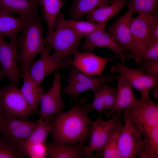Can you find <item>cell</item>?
<instances>
[{
	"label": "cell",
	"mask_w": 158,
	"mask_h": 158,
	"mask_svg": "<svg viewBox=\"0 0 158 158\" xmlns=\"http://www.w3.org/2000/svg\"><path fill=\"white\" fill-rule=\"evenodd\" d=\"M73 107L55 115L50 133L52 142L76 144L88 140L92 121L88 114L91 110L87 100H75Z\"/></svg>",
	"instance_id": "cell-1"
},
{
	"label": "cell",
	"mask_w": 158,
	"mask_h": 158,
	"mask_svg": "<svg viewBox=\"0 0 158 158\" xmlns=\"http://www.w3.org/2000/svg\"><path fill=\"white\" fill-rule=\"evenodd\" d=\"M43 28L41 18L38 14L30 18L17 39V44L20 48L19 54L22 73L28 70L37 55L40 53L47 43L43 35Z\"/></svg>",
	"instance_id": "cell-2"
},
{
	"label": "cell",
	"mask_w": 158,
	"mask_h": 158,
	"mask_svg": "<svg viewBox=\"0 0 158 158\" xmlns=\"http://www.w3.org/2000/svg\"><path fill=\"white\" fill-rule=\"evenodd\" d=\"M84 37L56 21L54 29L47 33L45 39L54 49V53L63 59L71 60L79 51L80 44Z\"/></svg>",
	"instance_id": "cell-3"
},
{
	"label": "cell",
	"mask_w": 158,
	"mask_h": 158,
	"mask_svg": "<svg viewBox=\"0 0 158 158\" xmlns=\"http://www.w3.org/2000/svg\"><path fill=\"white\" fill-rule=\"evenodd\" d=\"M116 74H105L101 76L86 75L72 66L68 75H62L63 79L68 83V86L62 92L63 94L70 95L72 100L78 98L84 92L97 88L104 84L111 83L116 80Z\"/></svg>",
	"instance_id": "cell-4"
},
{
	"label": "cell",
	"mask_w": 158,
	"mask_h": 158,
	"mask_svg": "<svg viewBox=\"0 0 158 158\" xmlns=\"http://www.w3.org/2000/svg\"><path fill=\"white\" fill-rule=\"evenodd\" d=\"M122 111H117L109 120H103L99 117L90 125V140L86 146L92 158L102 157L103 150L110 136L120 122L119 117Z\"/></svg>",
	"instance_id": "cell-5"
},
{
	"label": "cell",
	"mask_w": 158,
	"mask_h": 158,
	"mask_svg": "<svg viewBox=\"0 0 158 158\" xmlns=\"http://www.w3.org/2000/svg\"><path fill=\"white\" fill-rule=\"evenodd\" d=\"M0 105L2 115L27 119L33 111L20 88L10 84L0 88Z\"/></svg>",
	"instance_id": "cell-6"
},
{
	"label": "cell",
	"mask_w": 158,
	"mask_h": 158,
	"mask_svg": "<svg viewBox=\"0 0 158 158\" xmlns=\"http://www.w3.org/2000/svg\"><path fill=\"white\" fill-rule=\"evenodd\" d=\"M52 49L50 45L46 46L40 53V57L32 63L28 71L30 75L39 85L48 75L63 69L68 70L71 60L63 59L54 53L50 54Z\"/></svg>",
	"instance_id": "cell-7"
},
{
	"label": "cell",
	"mask_w": 158,
	"mask_h": 158,
	"mask_svg": "<svg viewBox=\"0 0 158 158\" xmlns=\"http://www.w3.org/2000/svg\"><path fill=\"white\" fill-rule=\"evenodd\" d=\"M110 72L112 74H120L124 77L133 87L140 93L141 96L139 100L141 101L150 99L149 91L152 88L158 87V79L146 73L139 68H130L117 62L111 67Z\"/></svg>",
	"instance_id": "cell-8"
},
{
	"label": "cell",
	"mask_w": 158,
	"mask_h": 158,
	"mask_svg": "<svg viewBox=\"0 0 158 158\" xmlns=\"http://www.w3.org/2000/svg\"><path fill=\"white\" fill-rule=\"evenodd\" d=\"M124 122L118 140L121 158H139L144 148L142 133L137 126L123 116Z\"/></svg>",
	"instance_id": "cell-9"
},
{
	"label": "cell",
	"mask_w": 158,
	"mask_h": 158,
	"mask_svg": "<svg viewBox=\"0 0 158 158\" xmlns=\"http://www.w3.org/2000/svg\"><path fill=\"white\" fill-rule=\"evenodd\" d=\"M17 44L8 43L0 36V80L6 78L10 84L17 87L22 73L18 67L19 61Z\"/></svg>",
	"instance_id": "cell-10"
},
{
	"label": "cell",
	"mask_w": 158,
	"mask_h": 158,
	"mask_svg": "<svg viewBox=\"0 0 158 158\" xmlns=\"http://www.w3.org/2000/svg\"><path fill=\"white\" fill-rule=\"evenodd\" d=\"M123 111V116L134 123L141 132L158 126V105L150 99L145 101L138 99Z\"/></svg>",
	"instance_id": "cell-11"
},
{
	"label": "cell",
	"mask_w": 158,
	"mask_h": 158,
	"mask_svg": "<svg viewBox=\"0 0 158 158\" xmlns=\"http://www.w3.org/2000/svg\"><path fill=\"white\" fill-rule=\"evenodd\" d=\"M61 72L57 71L54 75L51 87L45 92L40 100V114L39 122L47 119L63 111L65 106L61 97Z\"/></svg>",
	"instance_id": "cell-12"
},
{
	"label": "cell",
	"mask_w": 158,
	"mask_h": 158,
	"mask_svg": "<svg viewBox=\"0 0 158 158\" xmlns=\"http://www.w3.org/2000/svg\"><path fill=\"white\" fill-rule=\"evenodd\" d=\"M39 123L2 115L0 120V133L20 146Z\"/></svg>",
	"instance_id": "cell-13"
},
{
	"label": "cell",
	"mask_w": 158,
	"mask_h": 158,
	"mask_svg": "<svg viewBox=\"0 0 158 158\" xmlns=\"http://www.w3.org/2000/svg\"><path fill=\"white\" fill-rule=\"evenodd\" d=\"M106 29L97 30L86 35L85 40L79 49L85 52H92L98 47L109 49L115 53L123 64L126 60L133 59L132 54H126V51L115 42L106 32Z\"/></svg>",
	"instance_id": "cell-14"
},
{
	"label": "cell",
	"mask_w": 158,
	"mask_h": 158,
	"mask_svg": "<svg viewBox=\"0 0 158 158\" xmlns=\"http://www.w3.org/2000/svg\"><path fill=\"white\" fill-rule=\"evenodd\" d=\"M70 62L71 65L83 74L90 76H101L105 67L110 61L117 58L116 55L109 57L98 56L92 52H80L79 51L74 55Z\"/></svg>",
	"instance_id": "cell-15"
},
{
	"label": "cell",
	"mask_w": 158,
	"mask_h": 158,
	"mask_svg": "<svg viewBox=\"0 0 158 158\" xmlns=\"http://www.w3.org/2000/svg\"><path fill=\"white\" fill-rule=\"evenodd\" d=\"M133 18L127 11L110 25L107 32L117 44L132 54L134 58L135 50L130 29Z\"/></svg>",
	"instance_id": "cell-16"
},
{
	"label": "cell",
	"mask_w": 158,
	"mask_h": 158,
	"mask_svg": "<svg viewBox=\"0 0 158 158\" xmlns=\"http://www.w3.org/2000/svg\"><path fill=\"white\" fill-rule=\"evenodd\" d=\"M116 99L114 104L110 110H106L105 114L108 117H111L118 111H122L129 108L138 100L134 95L133 87L122 75L117 74Z\"/></svg>",
	"instance_id": "cell-17"
},
{
	"label": "cell",
	"mask_w": 158,
	"mask_h": 158,
	"mask_svg": "<svg viewBox=\"0 0 158 158\" xmlns=\"http://www.w3.org/2000/svg\"><path fill=\"white\" fill-rule=\"evenodd\" d=\"M86 142L76 144L46 143L47 157L50 158H92L87 151Z\"/></svg>",
	"instance_id": "cell-18"
},
{
	"label": "cell",
	"mask_w": 158,
	"mask_h": 158,
	"mask_svg": "<svg viewBox=\"0 0 158 158\" xmlns=\"http://www.w3.org/2000/svg\"><path fill=\"white\" fill-rule=\"evenodd\" d=\"M151 14H138L136 17L133 18L130 24V31L135 50L134 59L136 63L141 52L146 46L148 21Z\"/></svg>",
	"instance_id": "cell-19"
},
{
	"label": "cell",
	"mask_w": 158,
	"mask_h": 158,
	"mask_svg": "<svg viewBox=\"0 0 158 158\" xmlns=\"http://www.w3.org/2000/svg\"><path fill=\"white\" fill-rule=\"evenodd\" d=\"M30 17H16L11 14L0 11V36L7 37L11 43L17 44L18 34Z\"/></svg>",
	"instance_id": "cell-20"
},
{
	"label": "cell",
	"mask_w": 158,
	"mask_h": 158,
	"mask_svg": "<svg viewBox=\"0 0 158 158\" xmlns=\"http://www.w3.org/2000/svg\"><path fill=\"white\" fill-rule=\"evenodd\" d=\"M38 0H0V11L30 17L37 14Z\"/></svg>",
	"instance_id": "cell-21"
},
{
	"label": "cell",
	"mask_w": 158,
	"mask_h": 158,
	"mask_svg": "<svg viewBox=\"0 0 158 158\" xmlns=\"http://www.w3.org/2000/svg\"><path fill=\"white\" fill-rule=\"evenodd\" d=\"M22 79L23 84L20 91L31 107L33 112L35 111L43 95V89L31 77L28 71L23 73Z\"/></svg>",
	"instance_id": "cell-22"
},
{
	"label": "cell",
	"mask_w": 158,
	"mask_h": 158,
	"mask_svg": "<svg viewBox=\"0 0 158 158\" xmlns=\"http://www.w3.org/2000/svg\"><path fill=\"white\" fill-rule=\"evenodd\" d=\"M111 3L110 0H74L69 11L70 20H82L84 16L94 10Z\"/></svg>",
	"instance_id": "cell-23"
},
{
	"label": "cell",
	"mask_w": 158,
	"mask_h": 158,
	"mask_svg": "<svg viewBox=\"0 0 158 158\" xmlns=\"http://www.w3.org/2000/svg\"><path fill=\"white\" fill-rule=\"evenodd\" d=\"M128 5V3H114L110 5L96 8L86 15L87 21L106 24L110 19L117 16L121 10Z\"/></svg>",
	"instance_id": "cell-24"
},
{
	"label": "cell",
	"mask_w": 158,
	"mask_h": 158,
	"mask_svg": "<svg viewBox=\"0 0 158 158\" xmlns=\"http://www.w3.org/2000/svg\"><path fill=\"white\" fill-rule=\"evenodd\" d=\"M54 118V116H51L39 122L37 127L21 145L20 148L23 152L25 148L30 145L45 143L48 134L51 131Z\"/></svg>",
	"instance_id": "cell-25"
},
{
	"label": "cell",
	"mask_w": 158,
	"mask_h": 158,
	"mask_svg": "<svg viewBox=\"0 0 158 158\" xmlns=\"http://www.w3.org/2000/svg\"><path fill=\"white\" fill-rule=\"evenodd\" d=\"M143 151L140 158H158V126L146 128L141 132Z\"/></svg>",
	"instance_id": "cell-26"
},
{
	"label": "cell",
	"mask_w": 158,
	"mask_h": 158,
	"mask_svg": "<svg viewBox=\"0 0 158 158\" xmlns=\"http://www.w3.org/2000/svg\"><path fill=\"white\" fill-rule=\"evenodd\" d=\"M42 13L47 23V33L54 29L57 18L63 5V0H39Z\"/></svg>",
	"instance_id": "cell-27"
},
{
	"label": "cell",
	"mask_w": 158,
	"mask_h": 158,
	"mask_svg": "<svg viewBox=\"0 0 158 158\" xmlns=\"http://www.w3.org/2000/svg\"><path fill=\"white\" fill-rule=\"evenodd\" d=\"M56 20L70 28L84 37L97 30L106 28L105 24L92 22L87 20H66L61 13L59 14Z\"/></svg>",
	"instance_id": "cell-28"
},
{
	"label": "cell",
	"mask_w": 158,
	"mask_h": 158,
	"mask_svg": "<svg viewBox=\"0 0 158 158\" xmlns=\"http://www.w3.org/2000/svg\"><path fill=\"white\" fill-rule=\"evenodd\" d=\"M127 11L134 13L153 14L158 12V0H128Z\"/></svg>",
	"instance_id": "cell-29"
},
{
	"label": "cell",
	"mask_w": 158,
	"mask_h": 158,
	"mask_svg": "<svg viewBox=\"0 0 158 158\" xmlns=\"http://www.w3.org/2000/svg\"><path fill=\"white\" fill-rule=\"evenodd\" d=\"M2 136L0 137V158H22L26 156L20 145Z\"/></svg>",
	"instance_id": "cell-30"
},
{
	"label": "cell",
	"mask_w": 158,
	"mask_h": 158,
	"mask_svg": "<svg viewBox=\"0 0 158 158\" xmlns=\"http://www.w3.org/2000/svg\"><path fill=\"white\" fill-rule=\"evenodd\" d=\"M123 124L120 122L109 138L102 153L104 158H121L118 147V140Z\"/></svg>",
	"instance_id": "cell-31"
},
{
	"label": "cell",
	"mask_w": 158,
	"mask_h": 158,
	"mask_svg": "<svg viewBox=\"0 0 158 158\" xmlns=\"http://www.w3.org/2000/svg\"><path fill=\"white\" fill-rule=\"evenodd\" d=\"M93 89H95L99 94L103 103L105 110L111 109L115 100L116 87L104 84Z\"/></svg>",
	"instance_id": "cell-32"
},
{
	"label": "cell",
	"mask_w": 158,
	"mask_h": 158,
	"mask_svg": "<svg viewBox=\"0 0 158 158\" xmlns=\"http://www.w3.org/2000/svg\"><path fill=\"white\" fill-rule=\"evenodd\" d=\"M158 60V41L147 44L140 54L136 63L140 61Z\"/></svg>",
	"instance_id": "cell-33"
},
{
	"label": "cell",
	"mask_w": 158,
	"mask_h": 158,
	"mask_svg": "<svg viewBox=\"0 0 158 158\" xmlns=\"http://www.w3.org/2000/svg\"><path fill=\"white\" fill-rule=\"evenodd\" d=\"M157 41H158V12L151 14L150 17L148 21L147 35L146 46L149 44Z\"/></svg>",
	"instance_id": "cell-34"
},
{
	"label": "cell",
	"mask_w": 158,
	"mask_h": 158,
	"mask_svg": "<svg viewBox=\"0 0 158 158\" xmlns=\"http://www.w3.org/2000/svg\"><path fill=\"white\" fill-rule=\"evenodd\" d=\"M27 156L32 158H43L47 157L46 143L30 145L23 150Z\"/></svg>",
	"instance_id": "cell-35"
},
{
	"label": "cell",
	"mask_w": 158,
	"mask_h": 158,
	"mask_svg": "<svg viewBox=\"0 0 158 158\" xmlns=\"http://www.w3.org/2000/svg\"><path fill=\"white\" fill-rule=\"evenodd\" d=\"M139 68L146 73L158 79V60L139 61Z\"/></svg>",
	"instance_id": "cell-36"
},
{
	"label": "cell",
	"mask_w": 158,
	"mask_h": 158,
	"mask_svg": "<svg viewBox=\"0 0 158 158\" xmlns=\"http://www.w3.org/2000/svg\"><path fill=\"white\" fill-rule=\"evenodd\" d=\"M94 98L93 101L88 104L89 108L91 110L96 111L101 117L103 112L105 111V108L100 97L97 92L95 89L92 90Z\"/></svg>",
	"instance_id": "cell-37"
},
{
	"label": "cell",
	"mask_w": 158,
	"mask_h": 158,
	"mask_svg": "<svg viewBox=\"0 0 158 158\" xmlns=\"http://www.w3.org/2000/svg\"><path fill=\"white\" fill-rule=\"evenodd\" d=\"M128 0H111V4L114 3H126V1Z\"/></svg>",
	"instance_id": "cell-38"
},
{
	"label": "cell",
	"mask_w": 158,
	"mask_h": 158,
	"mask_svg": "<svg viewBox=\"0 0 158 158\" xmlns=\"http://www.w3.org/2000/svg\"><path fill=\"white\" fill-rule=\"evenodd\" d=\"M2 116V112L1 111V108L0 105V120Z\"/></svg>",
	"instance_id": "cell-39"
},
{
	"label": "cell",
	"mask_w": 158,
	"mask_h": 158,
	"mask_svg": "<svg viewBox=\"0 0 158 158\" xmlns=\"http://www.w3.org/2000/svg\"></svg>",
	"instance_id": "cell-40"
}]
</instances>
